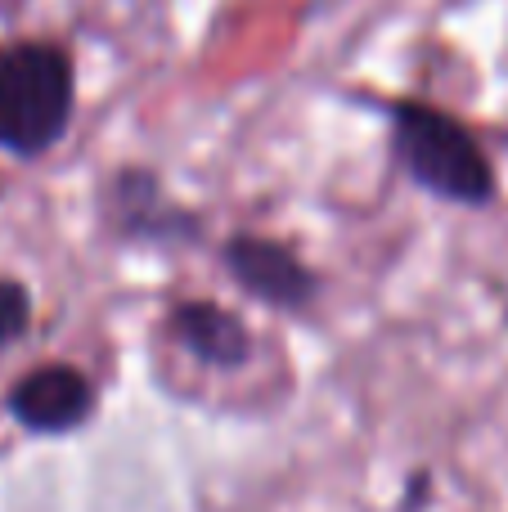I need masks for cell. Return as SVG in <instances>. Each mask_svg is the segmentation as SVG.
<instances>
[{
	"label": "cell",
	"instance_id": "6da1fadb",
	"mask_svg": "<svg viewBox=\"0 0 508 512\" xmlns=\"http://www.w3.org/2000/svg\"><path fill=\"white\" fill-rule=\"evenodd\" d=\"M77 77L72 54L50 36L0 45V149L9 158H45L68 135Z\"/></svg>",
	"mask_w": 508,
	"mask_h": 512
},
{
	"label": "cell",
	"instance_id": "7a4b0ae2",
	"mask_svg": "<svg viewBox=\"0 0 508 512\" xmlns=\"http://www.w3.org/2000/svg\"><path fill=\"white\" fill-rule=\"evenodd\" d=\"M387 126H392L396 162L419 189L459 207H486L495 198L491 158L455 113L423 99H392Z\"/></svg>",
	"mask_w": 508,
	"mask_h": 512
},
{
	"label": "cell",
	"instance_id": "3957f363",
	"mask_svg": "<svg viewBox=\"0 0 508 512\" xmlns=\"http://www.w3.org/2000/svg\"><path fill=\"white\" fill-rule=\"evenodd\" d=\"M221 265L248 297L270 310H306L320 297V274L288 243H275L266 234H234L221 248Z\"/></svg>",
	"mask_w": 508,
	"mask_h": 512
},
{
	"label": "cell",
	"instance_id": "277c9868",
	"mask_svg": "<svg viewBox=\"0 0 508 512\" xmlns=\"http://www.w3.org/2000/svg\"><path fill=\"white\" fill-rule=\"evenodd\" d=\"M5 409L23 432L68 436L77 427H86V418L95 414V382L77 364L54 360L18 378L5 396Z\"/></svg>",
	"mask_w": 508,
	"mask_h": 512
},
{
	"label": "cell",
	"instance_id": "5b68a950",
	"mask_svg": "<svg viewBox=\"0 0 508 512\" xmlns=\"http://www.w3.org/2000/svg\"><path fill=\"white\" fill-rule=\"evenodd\" d=\"M108 225L126 243H149V248L198 239V216L180 207L144 167H126L108 180Z\"/></svg>",
	"mask_w": 508,
	"mask_h": 512
},
{
	"label": "cell",
	"instance_id": "8992f818",
	"mask_svg": "<svg viewBox=\"0 0 508 512\" xmlns=\"http://www.w3.org/2000/svg\"><path fill=\"white\" fill-rule=\"evenodd\" d=\"M167 324L171 337L207 369H243L252 360V337L243 319L216 301H180Z\"/></svg>",
	"mask_w": 508,
	"mask_h": 512
},
{
	"label": "cell",
	"instance_id": "52a82bcc",
	"mask_svg": "<svg viewBox=\"0 0 508 512\" xmlns=\"http://www.w3.org/2000/svg\"><path fill=\"white\" fill-rule=\"evenodd\" d=\"M27 328H32V292H27V283L0 274V351L23 342Z\"/></svg>",
	"mask_w": 508,
	"mask_h": 512
}]
</instances>
